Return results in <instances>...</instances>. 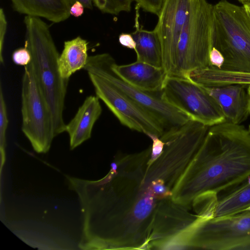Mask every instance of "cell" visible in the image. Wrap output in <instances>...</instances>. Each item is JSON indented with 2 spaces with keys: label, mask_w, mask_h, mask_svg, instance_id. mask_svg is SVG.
<instances>
[{
  "label": "cell",
  "mask_w": 250,
  "mask_h": 250,
  "mask_svg": "<svg viewBox=\"0 0 250 250\" xmlns=\"http://www.w3.org/2000/svg\"><path fill=\"white\" fill-rule=\"evenodd\" d=\"M24 46L29 50L34 73L51 110L55 137L65 131L63 112L68 80L60 75V54L48 24L41 18L25 16Z\"/></svg>",
  "instance_id": "3"
},
{
  "label": "cell",
  "mask_w": 250,
  "mask_h": 250,
  "mask_svg": "<svg viewBox=\"0 0 250 250\" xmlns=\"http://www.w3.org/2000/svg\"><path fill=\"white\" fill-rule=\"evenodd\" d=\"M115 59L109 53H104L88 56L83 68L110 82L120 91L142 106L159 121L165 134L160 138L167 140L191 119L186 114L163 99L161 92H149L140 90L128 83L112 70Z\"/></svg>",
  "instance_id": "6"
},
{
  "label": "cell",
  "mask_w": 250,
  "mask_h": 250,
  "mask_svg": "<svg viewBox=\"0 0 250 250\" xmlns=\"http://www.w3.org/2000/svg\"><path fill=\"white\" fill-rule=\"evenodd\" d=\"M151 146L138 153L120 154L108 174L98 182L105 249H146L159 205L173 190L195 155L181 137L165 142L161 154L150 161Z\"/></svg>",
  "instance_id": "1"
},
{
  "label": "cell",
  "mask_w": 250,
  "mask_h": 250,
  "mask_svg": "<svg viewBox=\"0 0 250 250\" xmlns=\"http://www.w3.org/2000/svg\"><path fill=\"white\" fill-rule=\"evenodd\" d=\"M161 96L164 100L187 114L191 120L208 126L226 121L216 100L202 86L189 79L167 76Z\"/></svg>",
  "instance_id": "9"
},
{
  "label": "cell",
  "mask_w": 250,
  "mask_h": 250,
  "mask_svg": "<svg viewBox=\"0 0 250 250\" xmlns=\"http://www.w3.org/2000/svg\"><path fill=\"white\" fill-rule=\"evenodd\" d=\"M214 33V5L207 0H193L178 42L173 76L188 79L192 71L210 66Z\"/></svg>",
  "instance_id": "5"
},
{
  "label": "cell",
  "mask_w": 250,
  "mask_h": 250,
  "mask_svg": "<svg viewBox=\"0 0 250 250\" xmlns=\"http://www.w3.org/2000/svg\"><path fill=\"white\" fill-rule=\"evenodd\" d=\"M94 5L102 13L118 15L122 12H129L134 0H92Z\"/></svg>",
  "instance_id": "20"
},
{
  "label": "cell",
  "mask_w": 250,
  "mask_h": 250,
  "mask_svg": "<svg viewBox=\"0 0 250 250\" xmlns=\"http://www.w3.org/2000/svg\"><path fill=\"white\" fill-rule=\"evenodd\" d=\"M99 100L96 95L86 97L74 117L66 124L71 149L90 138L93 126L102 112Z\"/></svg>",
  "instance_id": "15"
},
{
  "label": "cell",
  "mask_w": 250,
  "mask_h": 250,
  "mask_svg": "<svg viewBox=\"0 0 250 250\" xmlns=\"http://www.w3.org/2000/svg\"><path fill=\"white\" fill-rule=\"evenodd\" d=\"M7 28V21L4 10L1 8L0 9V62L1 64L4 63L2 53Z\"/></svg>",
  "instance_id": "25"
},
{
  "label": "cell",
  "mask_w": 250,
  "mask_h": 250,
  "mask_svg": "<svg viewBox=\"0 0 250 250\" xmlns=\"http://www.w3.org/2000/svg\"><path fill=\"white\" fill-rule=\"evenodd\" d=\"M202 86L218 103L226 121L240 125L250 115L248 85L231 84L220 86Z\"/></svg>",
  "instance_id": "13"
},
{
  "label": "cell",
  "mask_w": 250,
  "mask_h": 250,
  "mask_svg": "<svg viewBox=\"0 0 250 250\" xmlns=\"http://www.w3.org/2000/svg\"><path fill=\"white\" fill-rule=\"evenodd\" d=\"M9 120L1 83L0 84V149H5Z\"/></svg>",
  "instance_id": "21"
},
{
  "label": "cell",
  "mask_w": 250,
  "mask_h": 250,
  "mask_svg": "<svg viewBox=\"0 0 250 250\" xmlns=\"http://www.w3.org/2000/svg\"><path fill=\"white\" fill-rule=\"evenodd\" d=\"M88 42L80 36L64 42L63 49L58 59L61 76L69 80L72 75L83 69L88 56Z\"/></svg>",
  "instance_id": "18"
},
{
  "label": "cell",
  "mask_w": 250,
  "mask_h": 250,
  "mask_svg": "<svg viewBox=\"0 0 250 250\" xmlns=\"http://www.w3.org/2000/svg\"><path fill=\"white\" fill-rule=\"evenodd\" d=\"M190 209L172 199L163 201L156 210L146 249H181L185 237L198 218Z\"/></svg>",
  "instance_id": "11"
},
{
  "label": "cell",
  "mask_w": 250,
  "mask_h": 250,
  "mask_svg": "<svg viewBox=\"0 0 250 250\" xmlns=\"http://www.w3.org/2000/svg\"><path fill=\"white\" fill-rule=\"evenodd\" d=\"M210 66L220 69L224 63V58L222 54L213 47L209 54Z\"/></svg>",
  "instance_id": "26"
},
{
  "label": "cell",
  "mask_w": 250,
  "mask_h": 250,
  "mask_svg": "<svg viewBox=\"0 0 250 250\" xmlns=\"http://www.w3.org/2000/svg\"><path fill=\"white\" fill-rule=\"evenodd\" d=\"M152 141L151 145V154L150 161L153 162L163 152L165 143L160 137L154 135L148 134L147 135Z\"/></svg>",
  "instance_id": "24"
},
{
  "label": "cell",
  "mask_w": 250,
  "mask_h": 250,
  "mask_svg": "<svg viewBox=\"0 0 250 250\" xmlns=\"http://www.w3.org/2000/svg\"><path fill=\"white\" fill-rule=\"evenodd\" d=\"M193 0H166L154 29L162 48L163 68L167 76L175 75L178 44Z\"/></svg>",
  "instance_id": "12"
},
{
  "label": "cell",
  "mask_w": 250,
  "mask_h": 250,
  "mask_svg": "<svg viewBox=\"0 0 250 250\" xmlns=\"http://www.w3.org/2000/svg\"><path fill=\"white\" fill-rule=\"evenodd\" d=\"M13 9L25 16L44 18L54 23L70 16L69 0H10Z\"/></svg>",
  "instance_id": "16"
},
{
  "label": "cell",
  "mask_w": 250,
  "mask_h": 250,
  "mask_svg": "<svg viewBox=\"0 0 250 250\" xmlns=\"http://www.w3.org/2000/svg\"><path fill=\"white\" fill-rule=\"evenodd\" d=\"M84 8L81 2L77 1L71 5L70 14L75 17H80L83 14Z\"/></svg>",
  "instance_id": "28"
},
{
  "label": "cell",
  "mask_w": 250,
  "mask_h": 250,
  "mask_svg": "<svg viewBox=\"0 0 250 250\" xmlns=\"http://www.w3.org/2000/svg\"><path fill=\"white\" fill-rule=\"evenodd\" d=\"M213 47L224 58L220 69L250 73V14L227 0L214 5Z\"/></svg>",
  "instance_id": "4"
},
{
  "label": "cell",
  "mask_w": 250,
  "mask_h": 250,
  "mask_svg": "<svg viewBox=\"0 0 250 250\" xmlns=\"http://www.w3.org/2000/svg\"><path fill=\"white\" fill-rule=\"evenodd\" d=\"M250 175V130L227 121L210 126L173 193L172 199L191 208L200 195L214 198Z\"/></svg>",
  "instance_id": "2"
},
{
  "label": "cell",
  "mask_w": 250,
  "mask_h": 250,
  "mask_svg": "<svg viewBox=\"0 0 250 250\" xmlns=\"http://www.w3.org/2000/svg\"><path fill=\"white\" fill-rule=\"evenodd\" d=\"M139 8L136 6L135 30L131 33L135 42L137 60L157 67L163 68L161 43L156 32L153 30H145L140 26Z\"/></svg>",
  "instance_id": "17"
},
{
  "label": "cell",
  "mask_w": 250,
  "mask_h": 250,
  "mask_svg": "<svg viewBox=\"0 0 250 250\" xmlns=\"http://www.w3.org/2000/svg\"><path fill=\"white\" fill-rule=\"evenodd\" d=\"M111 67L117 75L128 83L149 92H161L167 76L163 68L138 61L119 65L114 60Z\"/></svg>",
  "instance_id": "14"
},
{
  "label": "cell",
  "mask_w": 250,
  "mask_h": 250,
  "mask_svg": "<svg viewBox=\"0 0 250 250\" xmlns=\"http://www.w3.org/2000/svg\"><path fill=\"white\" fill-rule=\"evenodd\" d=\"M21 95L22 131L35 151L46 153L55 137L53 118L31 62L24 66Z\"/></svg>",
  "instance_id": "8"
},
{
  "label": "cell",
  "mask_w": 250,
  "mask_h": 250,
  "mask_svg": "<svg viewBox=\"0 0 250 250\" xmlns=\"http://www.w3.org/2000/svg\"><path fill=\"white\" fill-rule=\"evenodd\" d=\"M77 1L81 2L86 8L92 9L93 8L92 0H69L71 5Z\"/></svg>",
  "instance_id": "29"
},
{
  "label": "cell",
  "mask_w": 250,
  "mask_h": 250,
  "mask_svg": "<svg viewBox=\"0 0 250 250\" xmlns=\"http://www.w3.org/2000/svg\"><path fill=\"white\" fill-rule=\"evenodd\" d=\"M183 247V249H250V210L223 217H198Z\"/></svg>",
  "instance_id": "7"
},
{
  "label": "cell",
  "mask_w": 250,
  "mask_h": 250,
  "mask_svg": "<svg viewBox=\"0 0 250 250\" xmlns=\"http://www.w3.org/2000/svg\"><path fill=\"white\" fill-rule=\"evenodd\" d=\"M248 92L249 97H250V85H248Z\"/></svg>",
  "instance_id": "32"
},
{
  "label": "cell",
  "mask_w": 250,
  "mask_h": 250,
  "mask_svg": "<svg viewBox=\"0 0 250 250\" xmlns=\"http://www.w3.org/2000/svg\"><path fill=\"white\" fill-rule=\"evenodd\" d=\"M233 188L225 195L218 197L213 217L232 215L250 207V175Z\"/></svg>",
  "instance_id": "19"
},
{
  "label": "cell",
  "mask_w": 250,
  "mask_h": 250,
  "mask_svg": "<svg viewBox=\"0 0 250 250\" xmlns=\"http://www.w3.org/2000/svg\"><path fill=\"white\" fill-rule=\"evenodd\" d=\"M12 59L16 64L25 66L30 63L31 55L28 48L24 46L14 50Z\"/></svg>",
  "instance_id": "23"
},
{
  "label": "cell",
  "mask_w": 250,
  "mask_h": 250,
  "mask_svg": "<svg viewBox=\"0 0 250 250\" xmlns=\"http://www.w3.org/2000/svg\"><path fill=\"white\" fill-rule=\"evenodd\" d=\"M243 4V5L250 4V0H237Z\"/></svg>",
  "instance_id": "30"
},
{
  "label": "cell",
  "mask_w": 250,
  "mask_h": 250,
  "mask_svg": "<svg viewBox=\"0 0 250 250\" xmlns=\"http://www.w3.org/2000/svg\"><path fill=\"white\" fill-rule=\"evenodd\" d=\"M249 129H250V125H249Z\"/></svg>",
  "instance_id": "33"
},
{
  "label": "cell",
  "mask_w": 250,
  "mask_h": 250,
  "mask_svg": "<svg viewBox=\"0 0 250 250\" xmlns=\"http://www.w3.org/2000/svg\"><path fill=\"white\" fill-rule=\"evenodd\" d=\"M244 6L246 7V8L250 14V4L245 5Z\"/></svg>",
  "instance_id": "31"
},
{
  "label": "cell",
  "mask_w": 250,
  "mask_h": 250,
  "mask_svg": "<svg viewBox=\"0 0 250 250\" xmlns=\"http://www.w3.org/2000/svg\"><path fill=\"white\" fill-rule=\"evenodd\" d=\"M136 6L144 12L159 16L166 0H134Z\"/></svg>",
  "instance_id": "22"
},
{
  "label": "cell",
  "mask_w": 250,
  "mask_h": 250,
  "mask_svg": "<svg viewBox=\"0 0 250 250\" xmlns=\"http://www.w3.org/2000/svg\"><path fill=\"white\" fill-rule=\"evenodd\" d=\"M119 43L125 47L135 50L136 42L131 34L121 33L118 38Z\"/></svg>",
  "instance_id": "27"
},
{
  "label": "cell",
  "mask_w": 250,
  "mask_h": 250,
  "mask_svg": "<svg viewBox=\"0 0 250 250\" xmlns=\"http://www.w3.org/2000/svg\"><path fill=\"white\" fill-rule=\"evenodd\" d=\"M96 96L101 100L121 124L146 135L161 138L165 130L161 123L146 109L120 91L106 80L88 72Z\"/></svg>",
  "instance_id": "10"
}]
</instances>
